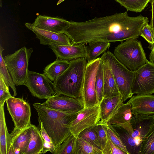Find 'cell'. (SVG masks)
Instances as JSON below:
<instances>
[{"label":"cell","mask_w":154,"mask_h":154,"mask_svg":"<svg viewBox=\"0 0 154 154\" xmlns=\"http://www.w3.org/2000/svg\"><path fill=\"white\" fill-rule=\"evenodd\" d=\"M111 125L119 134L128 154H141V143L132 137L122 127L116 125Z\"/></svg>","instance_id":"d6986e66"},{"label":"cell","mask_w":154,"mask_h":154,"mask_svg":"<svg viewBox=\"0 0 154 154\" xmlns=\"http://www.w3.org/2000/svg\"><path fill=\"white\" fill-rule=\"evenodd\" d=\"M65 0H59L57 2V5H58Z\"/></svg>","instance_id":"b9f144b4"},{"label":"cell","mask_w":154,"mask_h":154,"mask_svg":"<svg viewBox=\"0 0 154 154\" xmlns=\"http://www.w3.org/2000/svg\"><path fill=\"white\" fill-rule=\"evenodd\" d=\"M87 63L84 57L70 61L68 68L53 83L56 94L81 97Z\"/></svg>","instance_id":"3957f363"},{"label":"cell","mask_w":154,"mask_h":154,"mask_svg":"<svg viewBox=\"0 0 154 154\" xmlns=\"http://www.w3.org/2000/svg\"><path fill=\"white\" fill-rule=\"evenodd\" d=\"M127 103L131 104L134 115L154 114V95L132 96Z\"/></svg>","instance_id":"e0dca14e"},{"label":"cell","mask_w":154,"mask_h":154,"mask_svg":"<svg viewBox=\"0 0 154 154\" xmlns=\"http://www.w3.org/2000/svg\"><path fill=\"white\" fill-rule=\"evenodd\" d=\"M104 125L106 127L107 138L110 140L118 147L127 154H128L125 146L114 128L112 125Z\"/></svg>","instance_id":"836d02e7"},{"label":"cell","mask_w":154,"mask_h":154,"mask_svg":"<svg viewBox=\"0 0 154 154\" xmlns=\"http://www.w3.org/2000/svg\"><path fill=\"white\" fill-rule=\"evenodd\" d=\"M4 106L0 107V154H8L11 138L6 125Z\"/></svg>","instance_id":"44dd1931"},{"label":"cell","mask_w":154,"mask_h":154,"mask_svg":"<svg viewBox=\"0 0 154 154\" xmlns=\"http://www.w3.org/2000/svg\"><path fill=\"white\" fill-rule=\"evenodd\" d=\"M100 58L112 72L123 102L131 97L133 96L132 88L135 71L127 68L109 51L104 53Z\"/></svg>","instance_id":"277c9868"},{"label":"cell","mask_w":154,"mask_h":154,"mask_svg":"<svg viewBox=\"0 0 154 154\" xmlns=\"http://www.w3.org/2000/svg\"><path fill=\"white\" fill-rule=\"evenodd\" d=\"M9 87L0 74V107L4 105L6 100L12 96L9 91Z\"/></svg>","instance_id":"8d00e7d4"},{"label":"cell","mask_w":154,"mask_h":154,"mask_svg":"<svg viewBox=\"0 0 154 154\" xmlns=\"http://www.w3.org/2000/svg\"><path fill=\"white\" fill-rule=\"evenodd\" d=\"M149 47L151 50L149 56L150 61L154 64V45L149 46Z\"/></svg>","instance_id":"60d3db41"},{"label":"cell","mask_w":154,"mask_h":154,"mask_svg":"<svg viewBox=\"0 0 154 154\" xmlns=\"http://www.w3.org/2000/svg\"><path fill=\"white\" fill-rule=\"evenodd\" d=\"M100 120L99 104L84 107L71 122L69 126L70 131L74 136L77 137L82 131L95 125Z\"/></svg>","instance_id":"8fae6325"},{"label":"cell","mask_w":154,"mask_h":154,"mask_svg":"<svg viewBox=\"0 0 154 154\" xmlns=\"http://www.w3.org/2000/svg\"><path fill=\"white\" fill-rule=\"evenodd\" d=\"M42 104L48 108L54 110L78 112L85 106L81 97L75 98L55 94Z\"/></svg>","instance_id":"7c38bea8"},{"label":"cell","mask_w":154,"mask_h":154,"mask_svg":"<svg viewBox=\"0 0 154 154\" xmlns=\"http://www.w3.org/2000/svg\"><path fill=\"white\" fill-rule=\"evenodd\" d=\"M73 154H102V150L78 137H75Z\"/></svg>","instance_id":"4316f807"},{"label":"cell","mask_w":154,"mask_h":154,"mask_svg":"<svg viewBox=\"0 0 154 154\" xmlns=\"http://www.w3.org/2000/svg\"><path fill=\"white\" fill-rule=\"evenodd\" d=\"M153 30H154V29Z\"/></svg>","instance_id":"7bdbcfd3"},{"label":"cell","mask_w":154,"mask_h":154,"mask_svg":"<svg viewBox=\"0 0 154 154\" xmlns=\"http://www.w3.org/2000/svg\"><path fill=\"white\" fill-rule=\"evenodd\" d=\"M132 93L133 95L151 94L154 93V64L147 60L135 71Z\"/></svg>","instance_id":"9c48e42d"},{"label":"cell","mask_w":154,"mask_h":154,"mask_svg":"<svg viewBox=\"0 0 154 154\" xmlns=\"http://www.w3.org/2000/svg\"><path fill=\"white\" fill-rule=\"evenodd\" d=\"M33 105L37 112L38 120L42 122L54 144L57 147L71 134L69 126L79 112L57 110L39 103Z\"/></svg>","instance_id":"7a4b0ae2"},{"label":"cell","mask_w":154,"mask_h":154,"mask_svg":"<svg viewBox=\"0 0 154 154\" xmlns=\"http://www.w3.org/2000/svg\"><path fill=\"white\" fill-rule=\"evenodd\" d=\"M96 88L97 103L98 104H99L103 98V62L101 60L96 75Z\"/></svg>","instance_id":"d6a6232c"},{"label":"cell","mask_w":154,"mask_h":154,"mask_svg":"<svg viewBox=\"0 0 154 154\" xmlns=\"http://www.w3.org/2000/svg\"><path fill=\"white\" fill-rule=\"evenodd\" d=\"M25 85L39 99H47L56 94L52 81L43 74L29 70Z\"/></svg>","instance_id":"30bf717a"},{"label":"cell","mask_w":154,"mask_h":154,"mask_svg":"<svg viewBox=\"0 0 154 154\" xmlns=\"http://www.w3.org/2000/svg\"><path fill=\"white\" fill-rule=\"evenodd\" d=\"M31 136L28 148L25 154H41L43 148V142L39 130L34 125H31Z\"/></svg>","instance_id":"484cf974"},{"label":"cell","mask_w":154,"mask_h":154,"mask_svg":"<svg viewBox=\"0 0 154 154\" xmlns=\"http://www.w3.org/2000/svg\"><path fill=\"white\" fill-rule=\"evenodd\" d=\"M122 102L123 101L120 95L103 98L99 103L100 121L107 119Z\"/></svg>","instance_id":"7402d4cb"},{"label":"cell","mask_w":154,"mask_h":154,"mask_svg":"<svg viewBox=\"0 0 154 154\" xmlns=\"http://www.w3.org/2000/svg\"><path fill=\"white\" fill-rule=\"evenodd\" d=\"M152 16L150 25L154 29V0H151Z\"/></svg>","instance_id":"ab89813d"},{"label":"cell","mask_w":154,"mask_h":154,"mask_svg":"<svg viewBox=\"0 0 154 154\" xmlns=\"http://www.w3.org/2000/svg\"><path fill=\"white\" fill-rule=\"evenodd\" d=\"M6 102L7 109L14 124L13 130L11 133L12 141L31 125V108L29 104L23 99L12 96L7 99Z\"/></svg>","instance_id":"52a82bcc"},{"label":"cell","mask_w":154,"mask_h":154,"mask_svg":"<svg viewBox=\"0 0 154 154\" xmlns=\"http://www.w3.org/2000/svg\"><path fill=\"white\" fill-rule=\"evenodd\" d=\"M113 53L121 63L133 71L137 70L148 60L141 43L137 38L121 42L114 49Z\"/></svg>","instance_id":"5b68a950"},{"label":"cell","mask_w":154,"mask_h":154,"mask_svg":"<svg viewBox=\"0 0 154 154\" xmlns=\"http://www.w3.org/2000/svg\"><path fill=\"white\" fill-rule=\"evenodd\" d=\"M102 62L103 79V98L120 95L112 72L107 65L103 61Z\"/></svg>","instance_id":"ffe728a7"},{"label":"cell","mask_w":154,"mask_h":154,"mask_svg":"<svg viewBox=\"0 0 154 154\" xmlns=\"http://www.w3.org/2000/svg\"><path fill=\"white\" fill-rule=\"evenodd\" d=\"M26 27L34 32L41 44L47 45L51 44L60 45H72L69 37L63 33H57L37 28L32 23H26Z\"/></svg>","instance_id":"5bb4252c"},{"label":"cell","mask_w":154,"mask_h":154,"mask_svg":"<svg viewBox=\"0 0 154 154\" xmlns=\"http://www.w3.org/2000/svg\"><path fill=\"white\" fill-rule=\"evenodd\" d=\"M32 24L39 29L57 33H63L69 26L70 21L57 17L38 15Z\"/></svg>","instance_id":"ac0fdd59"},{"label":"cell","mask_w":154,"mask_h":154,"mask_svg":"<svg viewBox=\"0 0 154 154\" xmlns=\"http://www.w3.org/2000/svg\"><path fill=\"white\" fill-rule=\"evenodd\" d=\"M94 126L85 129L80 134L78 137L82 138L95 147L100 149L97 134Z\"/></svg>","instance_id":"f546056e"},{"label":"cell","mask_w":154,"mask_h":154,"mask_svg":"<svg viewBox=\"0 0 154 154\" xmlns=\"http://www.w3.org/2000/svg\"><path fill=\"white\" fill-rule=\"evenodd\" d=\"M100 60V57H98L87 63L81 97L85 107H91L98 104L96 79Z\"/></svg>","instance_id":"ba28073f"},{"label":"cell","mask_w":154,"mask_h":154,"mask_svg":"<svg viewBox=\"0 0 154 154\" xmlns=\"http://www.w3.org/2000/svg\"><path fill=\"white\" fill-rule=\"evenodd\" d=\"M70 61L57 58L45 68L43 74L51 81H54L69 66Z\"/></svg>","instance_id":"603a6c76"},{"label":"cell","mask_w":154,"mask_h":154,"mask_svg":"<svg viewBox=\"0 0 154 154\" xmlns=\"http://www.w3.org/2000/svg\"><path fill=\"white\" fill-rule=\"evenodd\" d=\"M140 36L144 38L149 44L150 46L154 45V30L148 23L143 27Z\"/></svg>","instance_id":"74e56055"},{"label":"cell","mask_w":154,"mask_h":154,"mask_svg":"<svg viewBox=\"0 0 154 154\" xmlns=\"http://www.w3.org/2000/svg\"><path fill=\"white\" fill-rule=\"evenodd\" d=\"M134 116L131 120L133 131L131 136L141 143L154 126V114Z\"/></svg>","instance_id":"9a60e30c"},{"label":"cell","mask_w":154,"mask_h":154,"mask_svg":"<svg viewBox=\"0 0 154 154\" xmlns=\"http://www.w3.org/2000/svg\"><path fill=\"white\" fill-rule=\"evenodd\" d=\"M141 154H154V126L141 143Z\"/></svg>","instance_id":"e575fe53"},{"label":"cell","mask_w":154,"mask_h":154,"mask_svg":"<svg viewBox=\"0 0 154 154\" xmlns=\"http://www.w3.org/2000/svg\"><path fill=\"white\" fill-rule=\"evenodd\" d=\"M31 136V126L17 135L11 143L8 154H13V150L20 149L21 154H25L29 146Z\"/></svg>","instance_id":"d4e9b609"},{"label":"cell","mask_w":154,"mask_h":154,"mask_svg":"<svg viewBox=\"0 0 154 154\" xmlns=\"http://www.w3.org/2000/svg\"><path fill=\"white\" fill-rule=\"evenodd\" d=\"M75 137L72 134L58 147L53 154H73V150Z\"/></svg>","instance_id":"1f68e13d"},{"label":"cell","mask_w":154,"mask_h":154,"mask_svg":"<svg viewBox=\"0 0 154 154\" xmlns=\"http://www.w3.org/2000/svg\"><path fill=\"white\" fill-rule=\"evenodd\" d=\"M148 22L147 17L141 15L131 17L126 11L83 22L71 21L63 33L73 45L96 41L122 42L138 38L143 27Z\"/></svg>","instance_id":"6da1fadb"},{"label":"cell","mask_w":154,"mask_h":154,"mask_svg":"<svg viewBox=\"0 0 154 154\" xmlns=\"http://www.w3.org/2000/svg\"><path fill=\"white\" fill-rule=\"evenodd\" d=\"M33 51L23 47L3 58L6 67L16 86L25 85L28 74L29 58Z\"/></svg>","instance_id":"8992f818"},{"label":"cell","mask_w":154,"mask_h":154,"mask_svg":"<svg viewBox=\"0 0 154 154\" xmlns=\"http://www.w3.org/2000/svg\"><path fill=\"white\" fill-rule=\"evenodd\" d=\"M85 46L86 59L87 62L92 61L106 52L110 47V42L103 41L90 42Z\"/></svg>","instance_id":"cb8c5ba5"},{"label":"cell","mask_w":154,"mask_h":154,"mask_svg":"<svg viewBox=\"0 0 154 154\" xmlns=\"http://www.w3.org/2000/svg\"><path fill=\"white\" fill-rule=\"evenodd\" d=\"M125 7L127 11L140 12L151 0H115Z\"/></svg>","instance_id":"83f0119b"},{"label":"cell","mask_w":154,"mask_h":154,"mask_svg":"<svg viewBox=\"0 0 154 154\" xmlns=\"http://www.w3.org/2000/svg\"><path fill=\"white\" fill-rule=\"evenodd\" d=\"M102 152V154H127L108 138Z\"/></svg>","instance_id":"f35d334b"},{"label":"cell","mask_w":154,"mask_h":154,"mask_svg":"<svg viewBox=\"0 0 154 154\" xmlns=\"http://www.w3.org/2000/svg\"><path fill=\"white\" fill-rule=\"evenodd\" d=\"M94 127L97 134L100 149L103 151L107 140L105 126L104 124H97Z\"/></svg>","instance_id":"d590c367"},{"label":"cell","mask_w":154,"mask_h":154,"mask_svg":"<svg viewBox=\"0 0 154 154\" xmlns=\"http://www.w3.org/2000/svg\"><path fill=\"white\" fill-rule=\"evenodd\" d=\"M132 108L130 103L122 102L106 120L100 121L97 124L108 125H116L126 130L131 135L133 131L131 120L133 116Z\"/></svg>","instance_id":"4fadbf2b"},{"label":"cell","mask_w":154,"mask_h":154,"mask_svg":"<svg viewBox=\"0 0 154 154\" xmlns=\"http://www.w3.org/2000/svg\"><path fill=\"white\" fill-rule=\"evenodd\" d=\"M85 45L83 44L70 45L51 44L49 45L57 58L70 61L81 57H86Z\"/></svg>","instance_id":"2e32d148"},{"label":"cell","mask_w":154,"mask_h":154,"mask_svg":"<svg viewBox=\"0 0 154 154\" xmlns=\"http://www.w3.org/2000/svg\"><path fill=\"white\" fill-rule=\"evenodd\" d=\"M4 49L0 46V74L3 78L5 81L6 84L8 86L10 87L12 89L13 93L14 96H15L17 95V90L11 77L8 71L5 63L4 61V58L2 55V53Z\"/></svg>","instance_id":"f1b7e54d"},{"label":"cell","mask_w":154,"mask_h":154,"mask_svg":"<svg viewBox=\"0 0 154 154\" xmlns=\"http://www.w3.org/2000/svg\"><path fill=\"white\" fill-rule=\"evenodd\" d=\"M40 127L39 130L43 142V148L42 154L48 152L54 154L56 147L54 144L51 139L45 130L42 122L38 120Z\"/></svg>","instance_id":"4dcf8cb0"}]
</instances>
